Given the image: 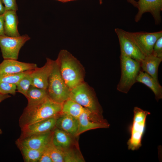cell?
Returning <instances> with one entry per match:
<instances>
[{
    "instance_id": "33",
    "label": "cell",
    "mask_w": 162,
    "mask_h": 162,
    "mask_svg": "<svg viewBox=\"0 0 162 162\" xmlns=\"http://www.w3.org/2000/svg\"><path fill=\"white\" fill-rule=\"evenodd\" d=\"M6 10L2 0H0V15L4 14Z\"/></svg>"
},
{
    "instance_id": "25",
    "label": "cell",
    "mask_w": 162,
    "mask_h": 162,
    "mask_svg": "<svg viewBox=\"0 0 162 162\" xmlns=\"http://www.w3.org/2000/svg\"><path fill=\"white\" fill-rule=\"evenodd\" d=\"M48 147L52 162H64V149L55 146L52 140L48 144Z\"/></svg>"
},
{
    "instance_id": "30",
    "label": "cell",
    "mask_w": 162,
    "mask_h": 162,
    "mask_svg": "<svg viewBox=\"0 0 162 162\" xmlns=\"http://www.w3.org/2000/svg\"><path fill=\"white\" fill-rule=\"evenodd\" d=\"M6 10H13L16 11L18 10L16 0H2Z\"/></svg>"
},
{
    "instance_id": "3",
    "label": "cell",
    "mask_w": 162,
    "mask_h": 162,
    "mask_svg": "<svg viewBox=\"0 0 162 162\" xmlns=\"http://www.w3.org/2000/svg\"><path fill=\"white\" fill-rule=\"evenodd\" d=\"M70 90L61 76L56 60H54L46 89L48 97L56 103L62 104L69 98Z\"/></svg>"
},
{
    "instance_id": "5",
    "label": "cell",
    "mask_w": 162,
    "mask_h": 162,
    "mask_svg": "<svg viewBox=\"0 0 162 162\" xmlns=\"http://www.w3.org/2000/svg\"><path fill=\"white\" fill-rule=\"evenodd\" d=\"M69 98L100 116L101 109L93 90L83 82L70 90Z\"/></svg>"
},
{
    "instance_id": "34",
    "label": "cell",
    "mask_w": 162,
    "mask_h": 162,
    "mask_svg": "<svg viewBox=\"0 0 162 162\" xmlns=\"http://www.w3.org/2000/svg\"><path fill=\"white\" fill-rule=\"evenodd\" d=\"M10 97L8 94H3L0 93V103L6 99Z\"/></svg>"
},
{
    "instance_id": "35",
    "label": "cell",
    "mask_w": 162,
    "mask_h": 162,
    "mask_svg": "<svg viewBox=\"0 0 162 162\" xmlns=\"http://www.w3.org/2000/svg\"><path fill=\"white\" fill-rule=\"evenodd\" d=\"M127 1L131 4L134 7L138 8V3L137 2L135 1V0H127Z\"/></svg>"
},
{
    "instance_id": "20",
    "label": "cell",
    "mask_w": 162,
    "mask_h": 162,
    "mask_svg": "<svg viewBox=\"0 0 162 162\" xmlns=\"http://www.w3.org/2000/svg\"><path fill=\"white\" fill-rule=\"evenodd\" d=\"M70 136L64 131L55 128L52 131V142L55 146L63 149H68L72 142Z\"/></svg>"
},
{
    "instance_id": "14",
    "label": "cell",
    "mask_w": 162,
    "mask_h": 162,
    "mask_svg": "<svg viewBox=\"0 0 162 162\" xmlns=\"http://www.w3.org/2000/svg\"><path fill=\"white\" fill-rule=\"evenodd\" d=\"M37 67L34 63H26L12 59H5L0 64V74H15L33 70Z\"/></svg>"
},
{
    "instance_id": "1",
    "label": "cell",
    "mask_w": 162,
    "mask_h": 162,
    "mask_svg": "<svg viewBox=\"0 0 162 162\" xmlns=\"http://www.w3.org/2000/svg\"><path fill=\"white\" fill-rule=\"evenodd\" d=\"M56 61L62 77L70 89L83 82L84 68L70 52L66 50H61Z\"/></svg>"
},
{
    "instance_id": "18",
    "label": "cell",
    "mask_w": 162,
    "mask_h": 162,
    "mask_svg": "<svg viewBox=\"0 0 162 162\" xmlns=\"http://www.w3.org/2000/svg\"><path fill=\"white\" fill-rule=\"evenodd\" d=\"M136 82L142 83L149 88L153 92L157 101L162 98V87L156 80L146 72L140 70Z\"/></svg>"
},
{
    "instance_id": "23",
    "label": "cell",
    "mask_w": 162,
    "mask_h": 162,
    "mask_svg": "<svg viewBox=\"0 0 162 162\" xmlns=\"http://www.w3.org/2000/svg\"><path fill=\"white\" fill-rule=\"evenodd\" d=\"M46 147L37 149L19 146L22 154L24 160L26 162H38Z\"/></svg>"
},
{
    "instance_id": "26",
    "label": "cell",
    "mask_w": 162,
    "mask_h": 162,
    "mask_svg": "<svg viewBox=\"0 0 162 162\" xmlns=\"http://www.w3.org/2000/svg\"><path fill=\"white\" fill-rule=\"evenodd\" d=\"M31 72L23 77L16 85L17 91L23 94L26 97L29 87L31 85L32 78Z\"/></svg>"
},
{
    "instance_id": "4",
    "label": "cell",
    "mask_w": 162,
    "mask_h": 162,
    "mask_svg": "<svg viewBox=\"0 0 162 162\" xmlns=\"http://www.w3.org/2000/svg\"><path fill=\"white\" fill-rule=\"evenodd\" d=\"M120 58L121 74L117 89L121 92L127 93L136 82L140 62L121 53Z\"/></svg>"
},
{
    "instance_id": "27",
    "label": "cell",
    "mask_w": 162,
    "mask_h": 162,
    "mask_svg": "<svg viewBox=\"0 0 162 162\" xmlns=\"http://www.w3.org/2000/svg\"><path fill=\"white\" fill-rule=\"evenodd\" d=\"M16 85L15 84L5 82H0L1 94L14 95L16 93Z\"/></svg>"
},
{
    "instance_id": "7",
    "label": "cell",
    "mask_w": 162,
    "mask_h": 162,
    "mask_svg": "<svg viewBox=\"0 0 162 162\" xmlns=\"http://www.w3.org/2000/svg\"><path fill=\"white\" fill-rule=\"evenodd\" d=\"M30 39L27 34L16 37L0 36V48L4 59L17 60L21 48Z\"/></svg>"
},
{
    "instance_id": "15",
    "label": "cell",
    "mask_w": 162,
    "mask_h": 162,
    "mask_svg": "<svg viewBox=\"0 0 162 162\" xmlns=\"http://www.w3.org/2000/svg\"><path fill=\"white\" fill-rule=\"evenodd\" d=\"M93 115L101 117L94 114L87 109L81 114L78 119V127L76 136L88 130L109 127V124L107 122H100L91 120L90 118Z\"/></svg>"
},
{
    "instance_id": "19",
    "label": "cell",
    "mask_w": 162,
    "mask_h": 162,
    "mask_svg": "<svg viewBox=\"0 0 162 162\" xmlns=\"http://www.w3.org/2000/svg\"><path fill=\"white\" fill-rule=\"evenodd\" d=\"M162 61V58L153 55L146 56L140 62V68L142 71L151 76L157 81L158 79V71L159 65Z\"/></svg>"
},
{
    "instance_id": "2",
    "label": "cell",
    "mask_w": 162,
    "mask_h": 162,
    "mask_svg": "<svg viewBox=\"0 0 162 162\" xmlns=\"http://www.w3.org/2000/svg\"><path fill=\"white\" fill-rule=\"evenodd\" d=\"M62 104L56 103L48 97L35 105L27 107L24 109L19 120L21 128L27 125L45 119L59 115Z\"/></svg>"
},
{
    "instance_id": "10",
    "label": "cell",
    "mask_w": 162,
    "mask_h": 162,
    "mask_svg": "<svg viewBox=\"0 0 162 162\" xmlns=\"http://www.w3.org/2000/svg\"><path fill=\"white\" fill-rule=\"evenodd\" d=\"M137 3L138 10L134 18L136 22L140 20L143 14L148 12L152 16L156 24L161 22L162 0H139Z\"/></svg>"
},
{
    "instance_id": "29",
    "label": "cell",
    "mask_w": 162,
    "mask_h": 162,
    "mask_svg": "<svg viewBox=\"0 0 162 162\" xmlns=\"http://www.w3.org/2000/svg\"><path fill=\"white\" fill-rule=\"evenodd\" d=\"M152 55L162 58V37L159 38L155 43L153 46Z\"/></svg>"
},
{
    "instance_id": "28",
    "label": "cell",
    "mask_w": 162,
    "mask_h": 162,
    "mask_svg": "<svg viewBox=\"0 0 162 162\" xmlns=\"http://www.w3.org/2000/svg\"><path fill=\"white\" fill-rule=\"evenodd\" d=\"M64 162H83L84 160L73 151L68 148L64 149Z\"/></svg>"
},
{
    "instance_id": "38",
    "label": "cell",
    "mask_w": 162,
    "mask_h": 162,
    "mask_svg": "<svg viewBox=\"0 0 162 162\" xmlns=\"http://www.w3.org/2000/svg\"><path fill=\"white\" fill-rule=\"evenodd\" d=\"M2 133V131L1 129L0 128V134H1Z\"/></svg>"
},
{
    "instance_id": "37",
    "label": "cell",
    "mask_w": 162,
    "mask_h": 162,
    "mask_svg": "<svg viewBox=\"0 0 162 162\" xmlns=\"http://www.w3.org/2000/svg\"><path fill=\"white\" fill-rule=\"evenodd\" d=\"M99 3L100 4H102L103 1L102 0H99Z\"/></svg>"
},
{
    "instance_id": "36",
    "label": "cell",
    "mask_w": 162,
    "mask_h": 162,
    "mask_svg": "<svg viewBox=\"0 0 162 162\" xmlns=\"http://www.w3.org/2000/svg\"><path fill=\"white\" fill-rule=\"evenodd\" d=\"M62 2H66L70 1H74L75 0H56Z\"/></svg>"
},
{
    "instance_id": "24",
    "label": "cell",
    "mask_w": 162,
    "mask_h": 162,
    "mask_svg": "<svg viewBox=\"0 0 162 162\" xmlns=\"http://www.w3.org/2000/svg\"><path fill=\"white\" fill-rule=\"evenodd\" d=\"M32 70H27L17 73L0 74V82L10 83L16 85L23 77L30 73Z\"/></svg>"
},
{
    "instance_id": "8",
    "label": "cell",
    "mask_w": 162,
    "mask_h": 162,
    "mask_svg": "<svg viewBox=\"0 0 162 162\" xmlns=\"http://www.w3.org/2000/svg\"><path fill=\"white\" fill-rule=\"evenodd\" d=\"M119 41L121 53L140 62L145 56L131 37L129 32L121 28L115 29Z\"/></svg>"
},
{
    "instance_id": "21",
    "label": "cell",
    "mask_w": 162,
    "mask_h": 162,
    "mask_svg": "<svg viewBox=\"0 0 162 162\" xmlns=\"http://www.w3.org/2000/svg\"><path fill=\"white\" fill-rule=\"evenodd\" d=\"M48 96L46 90L31 85L27 93V107L37 105L44 100Z\"/></svg>"
},
{
    "instance_id": "31",
    "label": "cell",
    "mask_w": 162,
    "mask_h": 162,
    "mask_svg": "<svg viewBox=\"0 0 162 162\" xmlns=\"http://www.w3.org/2000/svg\"><path fill=\"white\" fill-rule=\"evenodd\" d=\"M48 145L43 151L38 160V162H52L50 151L48 147Z\"/></svg>"
},
{
    "instance_id": "9",
    "label": "cell",
    "mask_w": 162,
    "mask_h": 162,
    "mask_svg": "<svg viewBox=\"0 0 162 162\" xmlns=\"http://www.w3.org/2000/svg\"><path fill=\"white\" fill-rule=\"evenodd\" d=\"M132 39L146 56L152 55L153 46L157 40L162 37V31L153 32H129Z\"/></svg>"
},
{
    "instance_id": "17",
    "label": "cell",
    "mask_w": 162,
    "mask_h": 162,
    "mask_svg": "<svg viewBox=\"0 0 162 162\" xmlns=\"http://www.w3.org/2000/svg\"><path fill=\"white\" fill-rule=\"evenodd\" d=\"M3 15L5 35L12 37L20 36L17 29L18 20L16 11L13 10H6Z\"/></svg>"
},
{
    "instance_id": "22",
    "label": "cell",
    "mask_w": 162,
    "mask_h": 162,
    "mask_svg": "<svg viewBox=\"0 0 162 162\" xmlns=\"http://www.w3.org/2000/svg\"><path fill=\"white\" fill-rule=\"evenodd\" d=\"M86 109L69 98L62 104L60 114L70 116L78 119Z\"/></svg>"
},
{
    "instance_id": "16",
    "label": "cell",
    "mask_w": 162,
    "mask_h": 162,
    "mask_svg": "<svg viewBox=\"0 0 162 162\" xmlns=\"http://www.w3.org/2000/svg\"><path fill=\"white\" fill-rule=\"evenodd\" d=\"M60 115L56 118V128L71 136H76L78 127V119L68 115L60 114Z\"/></svg>"
},
{
    "instance_id": "11",
    "label": "cell",
    "mask_w": 162,
    "mask_h": 162,
    "mask_svg": "<svg viewBox=\"0 0 162 162\" xmlns=\"http://www.w3.org/2000/svg\"><path fill=\"white\" fill-rule=\"evenodd\" d=\"M52 131L20 138L16 141L18 146L33 149L46 147L52 140Z\"/></svg>"
},
{
    "instance_id": "32",
    "label": "cell",
    "mask_w": 162,
    "mask_h": 162,
    "mask_svg": "<svg viewBox=\"0 0 162 162\" xmlns=\"http://www.w3.org/2000/svg\"><path fill=\"white\" fill-rule=\"evenodd\" d=\"M5 35L4 32V15H0V36Z\"/></svg>"
},
{
    "instance_id": "6",
    "label": "cell",
    "mask_w": 162,
    "mask_h": 162,
    "mask_svg": "<svg viewBox=\"0 0 162 162\" xmlns=\"http://www.w3.org/2000/svg\"><path fill=\"white\" fill-rule=\"evenodd\" d=\"M133 111L134 117L130 129V136L127 143L128 149L132 151L138 149L142 146L147 117L150 114L137 106L134 107Z\"/></svg>"
},
{
    "instance_id": "12",
    "label": "cell",
    "mask_w": 162,
    "mask_h": 162,
    "mask_svg": "<svg viewBox=\"0 0 162 162\" xmlns=\"http://www.w3.org/2000/svg\"><path fill=\"white\" fill-rule=\"evenodd\" d=\"M56 117L49 118L27 125L21 128L20 138L51 132L56 128Z\"/></svg>"
},
{
    "instance_id": "13",
    "label": "cell",
    "mask_w": 162,
    "mask_h": 162,
    "mask_svg": "<svg viewBox=\"0 0 162 162\" xmlns=\"http://www.w3.org/2000/svg\"><path fill=\"white\" fill-rule=\"evenodd\" d=\"M53 61L54 60L47 58L46 62L44 66L40 68L37 67L32 70L31 73L32 86L46 90Z\"/></svg>"
}]
</instances>
